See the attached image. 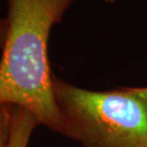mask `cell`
<instances>
[{
    "label": "cell",
    "mask_w": 147,
    "mask_h": 147,
    "mask_svg": "<svg viewBox=\"0 0 147 147\" xmlns=\"http://www.w3.org/2000/svg\"><path fill=\"white\" fill-rule=\"evenodd\" d=\"M74 0H8V32L0 59V105L30 112L41 124L64 134L53 93L49 38Z\"/></svg>",
    "instance_id": "obj_1"
},
{
    "label": "cell",
    "mask_w": 147,
    "mask_h": 147,
    "mask_svg": "<svg viewBox=\"0 0 147 147\" xmlns=\"http://www.w3.org/2000/svg\"><path fill=\"white\" fill-rule=\"evenodd\" d=\"M63 135L82 147H147V87L81 88L54 75Z\"/></svg>",
    "instance_id": "obj_2"
},
{
    "label": "cell",
    "mask_w": 147,
    "mask_h": 147,
    "mask_svg": "<svg viewBox=\"0 0 147 147\" xmlns=\"http://www.w3.org/2000/svg\"><path fill=\"white\" fill-rule=\"evenodd\" d=\"M38 124L35 117L24 108L12 105L10 138L7 147H28Z\"/></svg>",
    "instance_id": "obj_3"
},
{
    "label": "cell",
    "mask_w": 147,
    "mask_h": 147,
    "mask_svg": "<svg viewBox=\"0 0 147 147\" xmlns=\"http://www.w3.org/2000/svg\"><path fill=\"white\" fill-rule=\"evenodd\" d=\"M11 108L10 105H0V147H7L10 138Z\"/></svg>",
    "instance_id": "obj_4"
},
{
    "label": "cell",
    "mask_w": 147,
    "mask_h": 147,
    "mask_svg": "<svg viewBox=\"0 0 147 147\" xmlns=\"http://www.w3.org/2000/svg\"><path fill=\"white\" fill-rule=\"evenodd\" d=\"M7 32H8V21L7 18L5 19L0 20V49H3L6 37H7Z\"/></svg>",
    "instance_id": "obj_5"
},
{
    "label": "cell",
    "mask_w": 147,
    "mask_h": 147,
    "mask_svg": "<svg viewBox=\"0 0 147 147\" xmlns=\"http://www.w3.org/2000/svg\"><path fill=\"white\" fill-rule=\"evenodd\" d=\"M105 2H114V1H116V0H105Z\"/></svg>",
    "instance_id": "obj_6"
},
{
    "label": "cell",
    "mask_w": 147,
    "mask_h": 147,
    "mask_svg": "<svg viewBox=\"0 0 147 147\" xmlns=\"http://www.w3.org/2000/svg\"><path fill=\"white\" fill-rule=\"evenodd\" d=\"M1 19H2V18H0V20H1Z\"/></svg>",
    "instance_id": "obj_7"
}]
</instances>
